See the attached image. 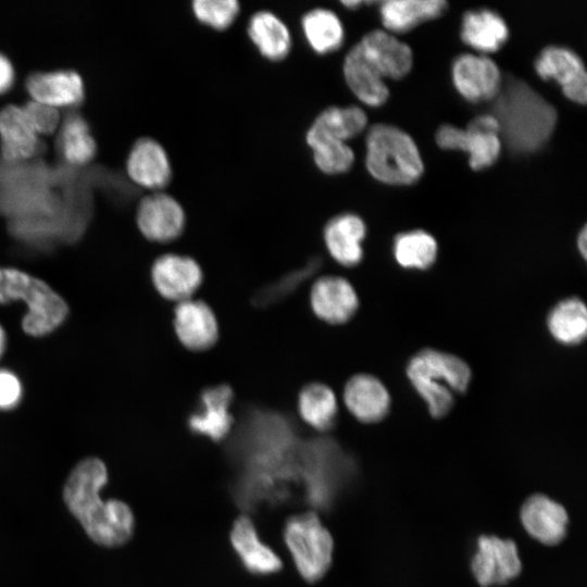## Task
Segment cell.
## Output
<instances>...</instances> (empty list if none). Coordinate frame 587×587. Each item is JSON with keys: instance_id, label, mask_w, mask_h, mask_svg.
<instances>
[{"instance_id": "cell-12", "label": "cell", "mask_w": 587, "mask_h": 587, "mask_svg": "<svg viewBox=\"0 0 587 587\" xmlns=\"http://www.w3.org/2000/svg\"><path fill=\"white\" fill-rule=\"evenodd\" d=\"M451 77L457 91L472 103L492 101L503 78L494 60L473 53H463L453 61Z\"/></svg>"}, {"instance_id": "cell-21", "label": "cell", "mask_w": 587, "mask_h": 587, "mask_svg": "<svg viewBox=\"0 0 587 587\" xmlns=\"http://www.w3.org/2000/svg\"><path fill=\"white\" fill-rule=\"evenodd\" d=\"M61 122L53 135L54 147L62 160L72 166L89 164L97 152L90 127L75 108L61 109Z\"/></svg>"}, {"instance_id": "cell-30", "label": "cell", "mask_w": 587, "mask_h": 587, "mask_svg": "<svg viewBox=\"0 0 587 587\" xmlns=\"http://www.w3.org/2000/svg\"><path fill=\"white\" fill-rule=\"evenodd\" d=\"M301 29L309 47L317 54L337 51L345 41L339 16L326 8H313L301 17Z\"/></svg>"}, {"instance_id": "cell-39", "label": "cell", "mask_w": 587, "mask_h": 587, "mask_svg": "<svg viewBox=\"0 0 587 587\" xmlns=\"http://www.w3.org/2000/svg\"><path fill=\"white\" fill-rule=\"evenodd\" d=\"M577 250L585 260L587 257V229L586 226H584L580 232L578 233L577 240H576Z\"/></svg>"}, {"instance_id": "cell-18", "label": "cell", "mask_w": 587, "mask_h": 587, "mask_svg": "<svg viewBox=\"0 0 587 587\" xmlns=\"http://www.w3.org/2000/svg\"><path fill=\"white\" fill-rule=\"evenodd\" d=\"M344 400L348 411L365 424L380 422L391 408V397L385 384L365 373L357 374L347 382Z\"/></svg>"}, {"instance_id": "cell-26", "label": "cell", "mask_w": 587, "mask_h": 587, "mask_svg": "<svg viewBox=\"0 0 587 587\" xmlns=\"http://www.w3.org/2000/svg\"><path fill=\"white\" fill-rule=\"evenodd\" d=\"M247 34L259 53L268 61H283L291 51V33L287 24L272 11L253 13L247 24Z\"/></svg>"}, {"instance_id": "cell-34", "label": "cell", "mask_w": 587, "mask_h": 587, "mask_svg": "<svg viewBox=\"0 0 587 587\" xmlns=\"http://www.w3.org/2000/svg\"><path fill=\"white\" fill-rule=\"evenodd\" d=\"M304 139L312 151L314 164L324 174H344L352 167L355 155L348 142L310 135Z\"/></svg>"}, {"instance_id": "cell-5", "label": "cell", "mask_w": 587, "mask_h": 587, "mask_svg": "<svg viewBox=\"0 0 587 587\" xmlns=\"http://www.w3.org/2000/svg\"><path fill=\"white\" fill-rule=\"evenodd\" d=\"M365 167L376 180L394 186L416 183L424 163L412 137L389 124L372 125L365 136Z\"/></svg>"}, {"instance_id": "cell-37", "label": "cell", "mask_w": 587, "mask_h": 587, "mask_svg": "<svg viewBox=\"0 0 587 587\" xmlns=\"http://www.w3.org/2000/svg\"><path fill=\"white\" fill-rule=\"evenodd\" d=\"M23 394L21 378L13 371L0 367V410L15 409L21 403Z\"/></svg>"}, {"instance_id": "cell-17", "label": "cell", "mask_w": 587, "mask_h": 587, "mask_svg": "<svg viewBox=\"0 0 587 587\" xmlns=\"http://www.w3.org/2000/svg\"><path fill=\"white\" fill-rule=\"evenodd\" d=\"M229 540L241 565L248 573L266 576L282 570V560L271 547L261 540L250 517L240 515L234 521Z\"/></svg>"}, {"instance_id": "cell-15", "label": "cell", "mask_w": 587, "mask_h": 587, "mask_svg": "<svg viewBox=\"0 0 587 587\" xmlns=\"http://www.w3.org/2000/svg\"><path fill=\"white\" fill-rule=\"evenodd\" d=\"M357 45L384 79H401L412 68L411 48L386 30H372Z\"/></svg>"}, {"instance_id": "cell-1", "label": "cell", "mask_w": 587, "mask_h": 587, "mask_svg": "<svg viewBox=\"0 0 587 587\" xmlns=\"http://www.w3.org/2000/svg\"><path fill=\"white\" fill-rule=\"evenodd\" d=\"M107 480L103 461L95 457L86 458L70 473L63 499L91 540L104 547H118L133 537L135 517L127 503L100 498L99 491Z\"/></svg>"}, {"instance_id": "cell-3", "label": "cell", "mask_w": 587, "mask_h": 587, "mask_svg": "<svg viewBox=\"0 0 587 587\" xmlns=\"http://www.w3.org/2000/svg\"><path fill=\"white\" fill-rule=\"evenodd\" d=\"M405 375L435 419L450 413L455 395L464 394L472 380V370L462 358L433 348L413 354Z\"/></svg>"}, {"instance_id": "cell-33", "label": "cell", "mask_w": 587, "mask_h": 587, "mask_svg": "<svg viewBox=\"0 0 587 587\" xmlns=\"http://www.w3.org/2000/svg\"><path fill=\"white\" fill-rule=\"evenodd\" d=\"M298 409L307 424L323 432L334 426L338 404L334 391L328 386L313 383L300 391Z\"/></svg>"}, {"instance_id": "cell-14", "label": "cell", "mask_w": 587, "mask_h": 587, "mask_svg": "<svg viewBox=\"0 0 587 587\" xmlns=\"http://www.w3.org/2000/svg\"><path fill=\"white\" fill-rule=\"evenodd\" d=\"M151 277L162 297L180 302L190 299L198 289L202 282V272L193 259L167 253L153 262Z\"/></svg>"}, {"instance_id": "cell-4", "label": "cell", "mask_w": 587, "mask_h": 587, "mask_svg": "<svg viewBox=\"0 0 587 587\" xmlns=\"http://www.w3.org/2000/svg\"><path fill=\"white\" fill-rule=\"evenodd\" d=\"M23 301L26 313L23 330L42 337L59 328L68 315V305L49 284L14 266H0V304Z\"/></svg>"}, {"instance_id": "cell-7", "label": "cell", "mask_w": 587, "mask_h": 587, "mask_svg": "<svg viewBox=\"0 0 587 587\" xmlns=\"http://www.w3.org/2000/svg\"><path fill=\"white\" fill-rule=\"evenodd\" d=\"M435 140L441 149L466 152L469 165L474 171L492 166L502 148L498 122L490 113L474 117L466 128L441 125Z\"/></svg>"}, {"instance_id": "cell-36", "label": "cell", "mask_w": 587, "mask_h": 587, "mask_svg": "<svg viewBox=\"0 0 587 587\" xmlns=\"http://www.w3.org/2000/svg\"><path fill=\"white\" fill-rule=\"evenodd\" d=\"M21 108L33 129L40 137L55 134L61 122V109L29 98Z\"/></svg>"}, {"instance_id": "cell-9", "label": "cell", "mask_w": 587, "mask_h": 587, "mask_svg": "<svg viewBox=\"0 0 587 587\" xmlns=\"http://www.w3.org/2000/svg\"><path fill=\"white\" fill-rule=\"evenodd\" d=\"M134 221L147 240L162 243L176 239L183 233L186 214L172 195L163 190L148 191L136 204Z\"/></svg>"}, {"instance_id": "cell-24", "label": "cell", "mask_w": 587, "mask_h": 587, "mask_svg": "<svg viewBox=\"0 0 587 587\" xmlns=\"http://www.w3.org/2000/svg\"><path fill=\"white\" fill-rule=\"evenodd\" d=\"M174 327L182 344L192 350L208 349L217 339L214 313L200 300L187 299L176 305Z\"/></svg>"}, {"instance_id": "cell-32", "label": "cell", "mask_w": 587, "mask_h": 587, "mask_svg": "<svg viewBox=\"0 0 587 587\" xmlns=\"http://www.w3.org/2000/svg\"><path fill=\"white\" fill-rule=\"evenodd\" d=\"M392 255L402 268L424 271L436 262L438 243L432 234L423 229L403 232L394 239Z\"/></svg>"}, {"instance_id": "cell-28", "label": "cell", "mask_w": 587, "mask_h": 587, "mask_svg": "<svg viewBox=\"0 0 587 587\" xmlns=\"http://www.w3.org/2000/svg\"><path fill=\"white\" fill-rule=\"evenodd\" d=\"M448 8L444 0H387L379 5L380 21L391 33H405L441 16Z\"/></svg>"}, {"instance_id": "cell-41", "label": "cell", "mask_w": 587, "mask_h": 587, "mask_svg": "<svg viewBox=\"0 0 587 587\" xmlns=\"http://www.w3.org/2000/svg\"><path fill=\"white\" fill-rule=\"evenodd\" d=\"M363 3H366L365 1H359V0H349V1H341V4L346 7L347 9H357L358 7L362 5Z\"/></svg>"}, {"instance_id": "cell-16", "label": "cell", "mask_w": 587, "mask_h": 587, "mask_svg": "<svg viewBox=\"0 0 587 587\" xmlns=\"http://www.w3.org/2000/svg\"><path fill=\"white\" fill-rule=\"evenodd\" d=\"M29 98L59 109L77 107L84 99V83L73 70L33 72L24 80Z\"/></svg>"}, {"instance_id": "cell-2", "label": "cell", "mask_w": 587, "mask_h": 587, "mask_svg": "<svg viewBox=\"0 0 587 587\" xmlns=\"http://www.w3.org/2000/svg\"><path fill=\"white\" fill-rule=\"evenodd\" d=\"M491 102L490 114L498 122L501 142L512 153H535L551 138L558 121L557 110L523 79L503 77Z\"/></svg>"}, {"instance_id": "cell-8", "label": "cell", "mask_w": 587, "mask_h": 587, "mask_svg": "<svg viewBox=\"0 0 587 587\" xmlns=\"http://www.w3.org/2000/svg\"><path fill=\"white\" fill-rule=\"evenodd\" d=\"M471 571L482 587L502 586L515 579L522 571L515 541L495 535H480L471 560Z\"/></svg>"}, {"instance_id": "cell-25", "label": "cell", "mask_w": 587, "mask_h": 587, "mask_svg": "<svg viewBox=\"0 0 587 587\" xmlns=\"http://www.w3.org/2000/svg\"><path fill=\"white\" fill-rule=\"evenodd\" d=\"M344 77L351 92L369 107H380L389 98V89L383 76L363 55L355 43L346 54Z\"/></svg>"}, {"instance_id": "cell-31", "label": "cell", "mask_w": 587, "mask_h": 587, "mask_svg": "<svg viewBox=\"0 0 587 587\" xmlns=\"http://www.w3.org/2000/svg\"><path fill=\"white\" fill-rule=\"evenodd\" d=\"M366 126L367 116L362 108L333 105L321 111L305 133L348 142Z\"/></svg>"}, {"instance_id": "cell-23", "label": "cell", "mask_w": 587, "mask_h": 587, "mask_svg": "<svg viewBox=\"0 0 587 587\" xmlns=\"http://www.w3.org/2000/svg\"><path fill=\"white\" fill-rule=\"evenodd\" d=\"M233 391L227 385H218L203 390L200 407L188 419L190 430L214 441L225 438L232 427L233 416L229 405Z\"/></svg>"}, {"instance_id": "cell-20", "label": "cell", "mask_w": 587, "mask_h": 587, "mask_svg": "<svg viewBox=\"0 0 587 587\" xmlns=\"http://www.w3.org/2000/svg\"><path fill=\"white\" fill-rule=\"evenodd\" d=\"M41 149V137L33 129L21 105L0 109V157L8 162L34 158Z\"/></svg>"}, {"instance_id": "cell-27", "label": "cell", "mask_w": 587, "mask_h": 587, "mask_svg": "<svg viewBox=\"0 0 587 587\" xmlns=\"http://www.w3.org/2000/svg\"><path fill=\"white\" fill-rule=\"evenodd\" d=\"M509 34L504 20L492 10H473L462 17L461 39L480 54L500 50L508 41Z\"/></svg>"}, {"instance_id": "cell-10", "label": "cell", "mask_w": 587, "mask_h": 587, "mask_svg": "<svg viewBox=\"0 0 587 587\" xmlns=\"http://www.w3.org/2000/svg\"><path fill=\"white\" fill-rule=\"evenodd\" d=\"M124 168L129 180L147 191L163 190L173 176L166 149L152 136H141L133 142Z\"/></svg>"}, {"instance_id": "cell-29", "label": "cell", "mask_w": 587, "mask_h": 587, "mask_svg": "<svg viewBox=\"0 0 587 587\" xmlns=\"http://www.w3.org/2000/svg\"><path fill=\"white\" fill-rule=\"evenodd\" d=\"M551 337L562 346L575 347L587 335V309L578 297H567L557 302L546 320Z\"/></svg>"}, {"instance_id": "cell-13", "label": "cell", "mask_w": 587, "mask_h": 587, "mask_svg": "<svg viewBox=\"0 0 587 587\" xmlns=\"http://www.w3.org/2000/svg\"><path fill=\"white\" fill-rule=\"evenodd\" d=\"M520 520L525 532L545 546H557L567 535V511L544 494L532 495L523 502Z\"/></svg>"}, {"instance_id": "cell-35", "label": "cell", "mask_w": 587, "mask_h": 587, "mask_svg": "<svg viewBox=\"0 0 587 587\" xmlns=\"http://www.w3.org/2000/svg\"><path fill=\"white\" fill-rule=\"evenodd\" d=\"M191 12L201 24L224 30L233 25L240 13V3L236 0H195Z\"/></svg>"}, {"instance_id": "cell-40", "label": "cell", "mask_w": 587, "mask_h": 587, "mask_svg": "<svg viewBox=\"0 0 587 587\" xmlns=\"http://www.w3.org/2000/svg\"><path fill=\"white\" fill-rule=\"evenodd\" d=\"M7 342H8V337H7L5 329L0 324V359L2 358V355H3V353H4L5 349H7Z\"/></svg>"}, {"instance_id": "cell-6", "label": "cell", "mask_w": 587, "mask_h": 587, "mask_svg": "<svg viewBox=\"0 0 587 587\" xmlns=\"http://www.w3.org/2000/svg\"><path fill=\"white\" fill-rule=\"evenodd\" d=\"M283 536L299 575L307 583L323 578L333 563L334 538L319 516L314 512L290 516Z\"/></svg>"}, {"instance_id": "cell-11", "label": "cell", "mask_w": 587, "mask_h": 587, "mask_svg": "<svg viewBox=\"0 0 587 587\" xmlns=\"http://www.w3.org/2000/svg\"><path fill=\"white\" fill-rule=\"evenodd\" d=\"M534 66L542 80H554L569 100L586 103L587 74L582 59L573 50L560 46L546 47Z\"/></svg>"}, {"instance_id": "cell-22", "label": "cell", "mask_w": 587, "mask_h": 587, "mask_svg": "<svg viewBox=\"0 0 587 587\" xmlns=\"http://www.w3.org/2000/svg\"><path fill=\"white\" fill-rule=\"evenodd\" d=\"M366 236V225L354 213H341L325 225L323 237L332 258L344 266H354L362 261V242Z\"/></svg>"}, {"instance_id": "cell-19", "label": "cell", "mask_w": 587, "mask_h": 587, "mask_svg": "<svg viewBox=\"0 0 587 587\" xmlns=\"http://www.w3.org/2000/svg\"><path fill=\"white\" fill-rule=\"evenodd\" d=\"M310 301L314 313L332 324L348 322L359 308L354 287L340 276L319 278L312 286Z\"/></svg>"}, {"instance_id": "cell-38", "label": "cell", "mask_w": 587, "mask_h": 587, "mask_svg": "<svg viewBox=\"0 0 587 587\" xmlns=\"http://www.w3.org/2000/svg\"><path fill=\"white\" fill-rule=\"evenodd\" d=\"M15 73L11 61L0 52V96L7 93L14 85Z\"/></svg>"}]
</instances>
